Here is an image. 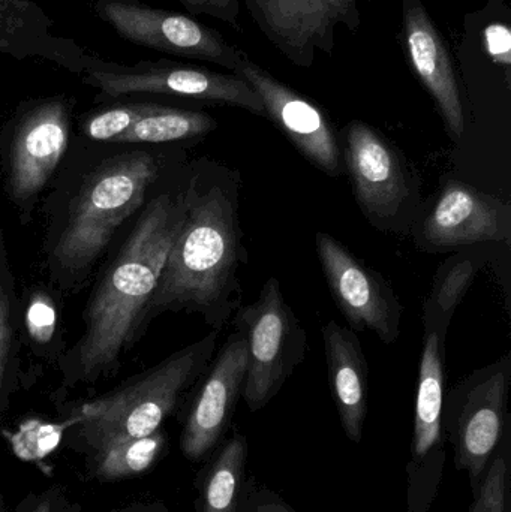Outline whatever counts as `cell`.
Masks as SVG:
<instances>
[{"label":"cell","instance_id":"obj_30","mask_svg":"<svg viewBox=\"0 0 511 512\" xmlns=\"http://www.w3.org/2000/svg\"><path fill=\"white\" fill-rule=\"evenodd\" d=\"M485 44L492 59L506 68L507 74L510 69L511 33L504 24H491L485 30Z\"/></svg>","mask_w":511,"mask_h":512},{"label":"cell","instance_id":"obj_14","mask_svg":"<svg viewBox=\"0 0 511 512\" xmlns=\"http://www.w3.org/2000/svg\"><path fill=\"white\" fill-rule=\"evenodd\" d=\"M246 367L245 337L234 330L198 381L200 385L186 412L180 436V450L186 459L200 462L224 441L242 399Z\"/></svg>","mask_w":511,"mask_h":512},{"label":"cell","instance_id":"obj_11","mask_svg":"<svg viewBox=\"0 0 511 512\" xmlns=\"http://www.w3.org/2000/svg\"><path fill=\"white\" fill-rule=\"evenodd\" d=\"M93 9L120 38L138 47L206 60L233 72L245 54L218 30L179 12L122 2H96Z\"/></svg>","mask_w":511,"mask_h":512},{"label":"cell","instance_id":"obj_35","mask_svg":"<svg viewBox=\"0 0 511 512\" xmlns=\"http://www.w3.org/2000/svg\"><path fill=\"white\" fill-rule=\"evenodd\" d=\"M371 2H378V0H371Z\"/></svg>","mask_w":511,"mask_h":512},{"label":"cell","instance_id":"obj_15","mask_svg":"<svg viewBox=\"0 0 511 512\" xmlns=\"http://www.w3.org/2000/svg\"><path fill=\"white\" fill-rule=\"evenodd\" d=\"M510 239L509 201L456 179L444 183L416 233L417 245L426 251L510 243Z\"/></svg>","mask_w":511,"mask_h":512},{"label":"cell","instance_id":"obj_31","mask_svg":"<svg viewBox=\"0 0 511 512\" xmlns=\"http://www.w3.org/2000/svg\"><path fill=\"white\" fill-rule=\"evenodd\" d=\"M8 259H6L5 240H3V231L0 227V280L8 273Z\"/></svg>","mask_w":511,"mask_h":512},{"label":"cell","instance_id":"obj_12","mask_svg":"<svg viewBox=\"0 0 511 512\" xmlns=\"http://www.w3.org/2000/svg\"><path fill=\"white\" fill-rule=\"evenodd\" d=\"M330 294L353 331H372L392 345L401 334V301L390 283L327 233L315 236Z\"/></svg>","mask_w":511,"mask_h":512},{"label":"cell","instance_id":"obj_8","mask_svg":"<svg viewBox=\"0 0 511 512\" xmlns=\"http://www.w3.org/2000/svg\"><path fill=\"white\" fill-rule=\"evenodd\" d=\"M74 105L66 95L21 102L0 134L6 191L23 212L35 206L68 150Z\"/></svg>","mask_w":511,"mask_h":512},{"label":"cell","instance_id":"obj_22","mask_svg":"<svg viewBox=\"0 0 511 512\" xmlns=\"http://www.w3.org/2000/svg\"><path fill=\"white\" fill-rule=\"evenodd\" d=\"M167 436L162 430L141 438L114 439L93 447V471L99 480L138 477L153 468L164 454Z\"/></svg>","mask_w":511,"mask_h":512},{"label":"cell","instance_id":"obj_13","mask_svg":"<svg viewBox=\"0 0 511 512\" xmlns=\"http://www.w3.org/2000/svg\"><path fill=\"white\" fill-rule=\"evenodd\" d=\"M267 39L299 68H311L317 51L332 56L335 30H359L357 0H245Z\"/></svg>","mask_w":511,"mask_h":512},{"label":"cell","instance_id":"obj_19","mask_svg":"<svg viewBox=\"0 0 511 512\" xmlns=\"http://www.w3.org/2000/svg\"><path fill=\"white\" fill-rule=\"evenodd\" d=\"M330 393L345 436L360 444L368 415L369 366L356 331L329 321L323 328Z\"/></svg>","mask_w":511,"mask_h":512},{"label":"cell","instance_id":"obj_25","mask_svg":"<svg viewBox=\"0 0 511 512\" xmlns=\"http://www.w3.org/2000/svg\"><path fill=\"white\" fill-rule=\"evenodd\" d=\"M468 512H510L511 505V432L507 433Z\"/></svg>","mask_w":511,"mask_h":512},{"label":"cell","instance_id":"obj_7","mask_svg":"<svg viewBox=\"0 0 511 512\" xmlns=\"http://www.w3.org/2000/svg\"><path fill=\"white\" fill-rule=\"evenodd\" d=\"M234 328L245 337L246 367L242 399L249 411L266 408L308 354V333L270 277L260 297L234 313Z\"/></svg>","mask_w":511,"mask_h":512},{"label":"cell","instance_id":"obj_23","mask_svg":"<svg viewBox=\"0 0 511 512\" xmlns=\"http://www.w3.org/2000/svg\"><path fill=\"white\" fill-rule=\"evenodd\" d=\"M438 271L434 288L423 307L425 330H434L446 339L453 313L476 279L477 267L473 259L461 258L449 261Z\"/></svg>","mask_w":511,"mask_h":512},{"label":"cell","instance_id":"obj_20","mask_svg":"<svg viewBox=\"0 0 511 512\" xmlns=\"http://www.w3.org/2000/svg\"><path fill=\"white\" fill-rule=\"evenodd\" d=\"M248 439L233 433L209 456L198 474L195 512H240L248 465Z\"/></svg>","mask_w":511,"mask_h":512},{"label":"cell","instance_id":"obj_18","mask_svg":"<svg viewBox=\"0 0 511 512\" xmlns=\"http://www.w3.org/2000/svg\"><path fill=\"white\" fill-rule=\"evenodd\" d=\"M54 21L33 0H0V53L17 60L42 59L81 75L84 51L74 39L56 36Z\"/></svg>","mask_w":511,"mask_h":512},{"label":"cell","instance_id":"obj_4","mask_svg":"<svg viewBox=\"0 0 511 512\" xmlns=\"http://www.w3.org/2000/svg\"><path fill=\"white\" fill-rule=\"evenodd\" d=\"M219 333L210 331L117 390L84 403L77 423L87 444L93 448L114 439L141 438L161 430L185 394L209 369Z\"/></svg>","mask_w":511,"mask_h":512},{"label":"cell","instance_id":"obj_1","mask_svg":"<svg viewBox=\"0 0 511 512\" xmlns=\"http://www.w3.org/2000/svg\"><path fill=\"white\" fill-rule=\"evenodd\" d=\"M239 173L210 159L189 168L185 218L168 252L147 321L188 312L221 331L242 306L240 265L248 261L240 225Z\"/></svg>","mask_w":511,"mask_h":512},{"label":"cell","instance_id":"obj_26","mask_svg":"<svg viewBox=\"0 0 511 512\" xmlns=\"http://www.w3.org/2000/svg\"><path fill=\"white\" fill-rule=\"evenodd\" d=\"M17 301L11 273L0 280V412L17 357Z\"/></svg>","mask_w":511,"mask_h":512},{"label":"cell","instance_id":"obj_3","mask_svg":"<svg viewBox=\"0 0 511 512\" xmlns=\"http://www.w3.org/2000/svg\"><path fill=\"white\" fill-rule=\"evenodd\" d=\"M159 176L158 156L128 150L104 159L81 180L48 254L60 286L74 288L89 276L119 228L143 209Z\"/></svg>","mask_w":511,"mask_h":512},{"label":"cell","instance_id":"obj_2","mask_svg":"<svg viewBox=\"0 0 511 512\" xmlns=\"http://www.w3.org/2000/svg\"><path fill=\"white\" fill-rule=\"evenodd\" d=\"M183 218V191L161 192L144 204L87 301L83 333L60 358L65 384H93L119 369L149 324L150 303Z\"/></svg>","mask_w":511,"mask_h":512},{"label":"cell","instance_id":"obj_6","mask_svg":"<svg viewBox=\"0 0 511 512\" xmlns=\"http://www.w3.org/2000/svg\"><path fill=\"white\" fill-rule=\"evenodd\" d=\"M510 385L511 358L506 354L444 394V436L452 444L455 468L467 472L473 493L482 484L501 442L511 432Z\"/></svg>","mask_w":511,"mask_h":512},{"label":"cell","instance_id":"obj_16","mask_svg":"<svg viewBox=\"0 0 511 512\" xmlns=\"http://www.w3.org/2000/svg\"><path fill=\"white\" fill-rule=\"evenodd\" d=\"M233 74L242 77L257 92L267 119L281 129L312 165L327 176H341L344 165L338 137L320 107L276 80L246 54Z\"/></svg>","mask_w":511,"mask_h":512},{"label":"cell","instance_id":"obj_17","mask_svg":"<svg viewBox=\"0 0 511 512\" xmlns=\"http://www.w3.org/2000/svg\"><path fill=\"white\" fill-rule=\"evenodd\" d=\"M404 33L414 74L434 98L449 137L461 140L465 111L452 54L420 0H404Z\"/></svg>","mask_w":511,"mask_h":512},{"label":"cell","instance_id":"obj_28","mask_svg":"<svg viewBox=\"0 0 511 512\" xmlns=\"http://www.w3.org/2000/svg\"><path fill=\"white\" fill-rule=\"evenodd\" d=\"M27 331L35 342L47 343L56 330V310L45 295L38 294L30 301L26 316Z\"/></svg>","mask_w":511,"mask_h":512},{"label":"cell","instance_id":"obj_10","mask_svg":"<svg viewBox=\"0 0 511 512\" xmlns=\"http://www.w3.org/2000/svg\"><path fill=\"white\" fill-rule=\"evenodd\" d=\"M446 339L425 330L419 381H417L414 430L407 474L408 512H429L443 481L446 468V436L443 402L446 394Z\"/></svg>","mask_w":511,"mask_h":512},{"label":"cell","instance_id":"obj_29","mask_svg":"<svg viewBox=\"0 0 511 512\" xmlns=\"http://www.w3.org/2000/svg\"><path fill=\"white\" fill-rule=\"evenodd\" d=\"M186 11L194 15H209L236 27L240 15V0H179Z\"/></svg>","mask_w":511,"mask_h":512},{"label":"cell","instance_id":"obj_21","mask_svg":"<svg viewBox=\"0 0 511 512\" xmlns=\"http://www.w3.org/2000/svg\"><path fill=\"white\" fill-rule=\"evenodd\" d=\"M216 120L204 111L150 102L143 116L117 140L122 146L194 140L215 131Z\"/></svg>","mask_w":511,"mask_h":512},{"label":"cell","instance_id":"obj_9","mask_svg":"<svg viewBox=\"0 0 511 512\" xmlns=\"http://www.w3.org/2000/svg\"><path fill=\"white\" fill-rule=\"evenodd\" d=\"M344 141L345 168L363 215L378 230L401 231L419 206L416 171L401 150L368 123H348Z\"/></svg>","mask_w":511,"mask_h":512},{"label":"cell","instance_id":"obj_32","mask_svg":"<svg viewBox=\"0 0 511 512\" xmlns=\"http://www.w3.org/2000/svg\"><path fill=\"white\" fill-rule=\"evenodd\" d=\"M29 512H54L53 501L51 498L39 499Z\"/></svg>","mask_w":511,"mask_h":512},{"label":"cell","instance_id":"obj_33","mask_svg":"<svg viewBox=\"0 0 511 512\" xmlns=\"http://www.w3.org/2000/svg\"><path fill=\"white\" fill-rule=\"evenodd\" d=\"M144 512H168L167 508L164 507V505L161 504H155L152 505V507L147 508Z\"/></svg>","mask_w":511,"mask_h":512},{"label":"cell","instance_id":"obj_27","mask_svg":"<svg viewBox=\"0 0 511 512\" xmlns=\"http://www.w3.org/2000/svg\"><path fill=\"white\" fill-rule=\"evenodd\" d=\"M240 512H297L275 490L255 477L246 480Z\"/></svg>","mask_w":511,"mask_h":512},{"label":"cell","instance_id":"obj_5","mask_svg":"<svg viewBox=\"0 0 511 512\" xmlns=\"http://www.w3.org/2000/svg\"><path fill=\"white\" fill-rule=\"evenodd\" d=\"M81 80L98 92L96 101L165 96L192 99L243 108L266 117L263 102L254 89L237 74H222L203 66L186 65L161 59L140 60L135 65H120L86 53Z\"/></svg>","mask_w":511,"mask_h":512},{"label":"cell","instance_id":"obj_24","mask_svg":"<svg viewBox=\"0 0 511 512\" xmlns=\"http://www.w3.org/2000/svg\"><path fill=\"white\" fill-rule=\"evenodd\" d=\"M150 101L102 102L80 120V132L86 140L95 143L116 144L117 140L143 116Z\"/></svg>","mask_w":511,"mask_h":512},{"label":"cell","instance_id":"obj_34","mask_svg":"<svg viewBox=\"0 0 511 512\" xmlns=\"http://www.w3.org/2000/svg\"><path fill=\"white\" fill-rule=\"evenodd\" d=\"M96 2L140 3L141 0H93V3H96Z\"/></svg>","mask_w":511,"mask_h":512}]
</instances>
